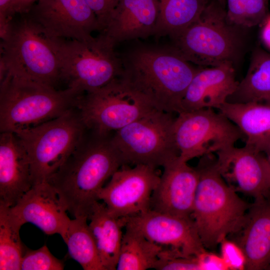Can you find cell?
I'll return each mask as SVG.
<instances>
[{
  "mask_svg": "<svg viewBox=\"0 0 270 270\" xmlns=\"http://www.w3.org/2000/svg\"><path fill=\"white\" fill-rule=\"evenodd\" d=\"M216 154L220 174L236 192L254 200L270 195V165L264 152L245 145L234 146Z\"/></svg>",
  "mask_w": 270,
  "mask_h": 270,
  "instance_id": "15",
  "label": "cell"
},
{
  "mask_svg": "<svg viewBox=\"0 0 270 270\" xmlns=\"http://www.w3.org/2000/svg\"><path fill=\"white\" fill-rule=\"evenodd\" d=\"M158 270H200L196 256H186L180 251L163 248L154 266Z\"/></svg>",
  "mask_w": 270,
  "mask_h": 270,
  "instance_id": "30",
  "label": "cell"
},
{
  "mask_svg": "<svg viewBox=\"0 0 270 270\" xmlns=\"http://www.w3.org/2000/svg\"><path fill=\"white\" fill-rule=\"evenodd\" d=\"M266 22L263 27L262 36L264 43L270 48V16L265 19Z\"/></svg>",
  "mask_w": 270,
  "mask_h": 270,
  "instance_id": "37",
  "label": "cell"
},
{
  "mask_svg": "<svg viewBox=\"0 0 270 270\" xmlns=\"http://www.w3.org/2000/svg\"><path fill=\"white\" fill-rule=\"evenodd\" d=\"M28 154L16 134H0V204L14 206L32 186Z\"/></svg>",
  "mask_w": 270,
  "mask_h": 270,
  "instance_id": "19",
  "label": "cell"
},
{
  "mask_svg": "<svg viewBox=\"0 0 270 270\" xmlns=\"http://www.w3.org/2000/svg\"><path fill=\"white\" fill-rule=\"evenodd\" d=\"M84 93L6 74L0 80V131L17 132L77 108Z\"/></svg>",
  "mask_w": 270,
  "mask_h": 270,
  "instance_id": "4",
  "label": "cell"
},
{
  "mask_svg": "<svg viewBox=\"0 0 270 270\" xmlns=\"http://www.w3.org/2000/svg\"><path fill=\"white\" fill-rule=\"evenodd\" d=\"M88 220L87 218L71 220L62 238L68 246L70 256L84 270H104Z\"/></svg>",
  "mask_w": 270,
  "mask_h": 270,
  "instance_id": "27",
  "label": "cell"
},
{
  "mask_svg": "<svg viewBox=\"0 0 270 270\" xmlns=\"http://www.w3.org/2000/svg\"><path fill=\"white\" fill-rule=\"evenodd\" d=\"M246 0H226V16L233 24L244 27Z\"/></svg>",
  "mask_w": 270,
  "mask_h": 270,
  "instance_id": "33",
  "label": "cell"
},
{
  "mask_svg": "<svg viewBox=\"0 0 270 270\" xmlns=\"http://www.w3.org/2000/svg\"><path fill=\"white\" fill-rule=\"evenodd\" d=\"M122 61V76L158 110L182 112V104L196 67L172 48L142 47L131 52Z\"/></svg>",
  "mask_w": 270,
  "mask_h": 270,
  "instance_id": "2",
  "label": "cell"
},
{
  "mask_svg": "<svg viewBox=\"0 0 270 270\" xmlns=\"http://www.w3.org/2000/svg\"><path fill=\"white\" fill-rule=\"evenodd\" d=\"M77 108L87 130L104 136L155 109L122 75L105 86L84 94Z\"/></svg>",
  "mask_w": 270,
  "mask_h": 270,
  "instance_id": "9",
  "label": "cell"
},
{
  "mask_svg": "<svg viewBox=\"0 0 270 270\" xmlns=\"http://www.w3.org/2000/svg\"><path fill=\"white\" fill-rule=\"evenodd\" d=\"M88 220L104 270H116L124 234L122 219L112 216L104 203L98 201L94 206Z\"/></svg>",
  "mask_w": 270,
  "mask_h": 270,
  "instance_id": "23",
  "label": "cell"
},
{
  "mask_svg": "<svg viewBox=\"0 0 270 270\" xmlns=\"http://www.w3.org/2000/svg\"><path fill=\"white\" fill-rule=\"evenodd\" d=\"M64 268L63 262L54 256L46 246L36 250L26 246L20 264L21 270H62Z\"/></svg>",
  "mask_w": 270,
  "mask_h": 270,
  "instance_id": "29",
  "label": "cell"
},
{
  "mask_svg": "<svg viewBox=\"0 0 270 270\" xmlns=\"http://www.w3.org/2000/svg\"><path fill=\"white\" fill-rule=\"evenodd\" d=\"M179 156L166 164L150 200V210L192 218L198 176Z\"/></svg>",
  "mask_w": 270,
  "mask_h": 270,
  "instance_id": "16",
  "label": "cell"
},
{
  "mask_svg": "<svg viewBox=\"0 0 270 270\" xmlns=\"http://www.w3.org/2000/svg\"><path fill=\"white\" fill-rule=\"evenodd\" d=\"M39 0H12L7 14L6 20L10 22L16 14H24L28 12L32 6Z\"/></svg>",
  "mask_w": 270,
  "mask_h": 270,
  "instance_id": "35",
  "label": "cell"
},
{
  "mask_svg": "<svg viewBox=\"0 0 270 270\" xmlns=\"http://www.w3.org/2000/svg\"><path fill=\"white\" fill-rule=\"evenodd\" d=\"M24 224L10 207L0 204V270H20L26 246L20 230Z\"/></svg>",
  "mask_w": 270,
  "mask_h": 270,
  "instance_id": "28",
  "label": "cell"
},
{
  "mask_svg": "<svg viewBox=\"0 0 270 270\" xmlns=\"http://www.w3.org/2000/svg\"><path fill=\"white\" fill-rule=\"evenodd\" d=\"M119 0H85L96 14L102 31Z\"/></svg>",
  "mask_w": 270,
  "mask_h": 270,
  "instance_id": "32",
  "label": "cell"
},
{
  "mask_svg": "<svg viewBox=\"0 0 270 270\" xmlns=\"http://www.w3.org/2000/svg\"><path fill=\"white\" fill-rule=\"evenodd\" d=\"M0 32V80L6 74L55 88L60 64L48 36L28 14Z\"/></svg>",
  "mask_w": 270,
  "mask_h": 270,
  "instance_id": "5",
  "label": "cell"
},
{
  "mask_svg": "<svg viewBox=\"0 0 270 270\" xmlns=\"http://www.w3.org/2000/svg\"><path fill=\"white\" fill-rule=\"evenodd\" d=\"M121 218L124 228H134L163 248L178 250L186 256H197L206 250L192 218L149 210Z\"/></svg>",
  "mask_w": 270,
  "mask_h": 270,
  "instance_id": "14",
  "label": "cell"
},
{
  "mask_svg": "<svg viewBox=\"0 0 270 270\" xmlns=\"http://www.w3.org/2000/svg\"><path fill=\"white\" fill-rule=\"evenodd\" d=\"M174 114L154 109L112 134V142L124 165L156 168L179 156L174 137Z\"/></svg>",
  "mask_w": 270,
  "mask_h": 270,
  "instance_id": "10",
  "label": "cell"
},
{
  "mask_svg": "<svg viewBox=\"0 0 270 270\" xmlns=\"http://www.w3.org/2000/svg\"><path fill=\"white\" fill-rule=\"evenodd\" d=\"M238 27L229 22L224 7L210 0L196 20L172 38V48L198 66L234 64L242 45Z\"/></svg>",
  "mask_w": 270,
  "mask_h": 270,
  "instance_id": "7",
  "label": "cell"
},
{
  "mask_svg": "<svg viewBox=\"0 0 270 270\" xmlns=\"http://www.w3.org/2000/svg\"><path fill=\"white\" fill-rule=\"evenodd\" d=\"M124 228L116 270L154 268L163 247L150 241L134 228Z\"/></svg>",
  "mask_w": 270,
  "mask_h": 270,
  "instance_id": "26",
  "label": "cell"
},
{
  "mask_svg": "<svg viewBox=\"0 0 270 270\" xmlns=\"http://www.w3.org/2000/svg\"><path fill=\"white\" fill-rule=\"evenodd\" d=\"M210 0H158V16L154 35L172 38L200 16Z\"/></svg>",
  "mask_w": 270,
  "mask_h": 270,
  "instance_id": "25",
  "label": "cell"
},
{
  "mask_svg": "<svg viewBox=\"0 0 270 270\" xmlns=\"http://www.w3.org/2000/svg\"><path fill=\"white\" fill-rule=\"evenodd\" d=\"M245 136V145L265 153L270 146V104L226 102L218 110Z\"/></svg>",
  "mask_w": 270,
  "mask_h": 270,
  "instance_id": "22",
  "label": "cell"
},
{
  "mask_svg": "<svg viewBox=\"0 0 270 270\" xmlns=\"http://www.w3.org/2000/svg\"><path fill=\"white\" fill-rule=\"evenodd\" d=\"M113 134L99 135L88 130L80 144L47 182L74 218H88L106 181L124 165L112 142Z\"/></svg>",
  "mask_w": 270,
  "mask_h": 270,
  "instance_id": "1",
  "label": "cell"
},
{
  "mask_svg": "<svg viewBox=\"0 0 270 270\" xmlns=\"http://www.w3.org/2000/svg\"><path fill=\"white\" fill-rule=\"evenodd\" d=\"M12 0H0V30H4L9 22L6 20V14Z\"/></svg>",
  "mask_w": 270,
  "mask_h": 270,
  "instance_id": "36",
  "label": "cell"
},
{
  "mask_svg": "<svg viewBox=\"0 0 270 270\" xmlns=\"http://www.w3.org/2000/svg\"><path fill=\"white\" fill-rule=\"evenodd\" d=\"M27 14L50 37L84 40L101 30L85 0H39Z\"/></svg>",
  "mask_w": 270,
  "mask_h": 270,
  "instance_id": "13",
  "label": "cell"
},
{
  "mask_svg": "<svg viewBox=\"0 0 270 270\" xmlns=\"http://www.w3.org/2000/svg\"><path fill=\"white\" fill-rule=\"evenodd\" d=\"M220 244V256L228 270H246V257L243 250L236 242L228 240L226 238Z\"/></svg>",
  "mask_w": 270,
  "mask_h": 270,
  "instance_id": "31",
  "label": "cell"
},
{
  "mask_svg": "<svg viewBox=\"0 0 270 270\" xmlns=\"http://www.w3.org/2000/svg\"><path fill=\"white\" fill-rule=\"evenodd\" d=\"M173 133L179 158L188 162L234 146L245 136L226 116L214 108L182 111L176 116Z\"/></svg>",
  "mask_w": 270,
  "mask_h": 270,
  "instance_id": "11",
  "label": "cell"
},
{
  "mask_svg": "<svg viewBox=\"0 0 270 270\" xmlns=\"http://www.w3.org/2000/svg\"><path fill=\"white\" fill-rule=\"evenodd\" d=\"M225 8L226 0H217Z\"/></svg>",
  "mask_w": 270,
  "mask_h": 270,
  "instance_id": "39",
  "label": "cell"
},
{
  "mask_svg": "<svg viewBox=\"0 0 270 270\" xmlns=\"http://www.w3.org/2000/svg\"><path fill=\"white\" fill-rule=\"evenodd\" d=\"M236 242L246 257V270H270V195L250 204Z\"/></svg>",
  "mask_w": 270,
  "mask_h": 270,
  "instance_id": "21",
  "label": "cell"
},
{
  "mask_svg": "<svg viewBox=\"0 0 270 270\" xmlns=\"http://www.w3.org/2000/svg\"><path fill=\"white\" fill-rule=\"evenodd\" d=\"M48 38L60 64V80L67 88L90 92L122 74V61L115 52L116 44L103 33L84 40Z\"/></svg>",
  "mask_w": 270,
  "mask_h": 270,
  "instance_id": "6",
  "label": "cell"
},
{
  "mask_svg": "<svg viewBox=\"0 0 270 270\" xmlns=\"http://www.w3.org/2000/svg\"><path fill=\"white\" fill-rule=\"evenodd\" d=\"M158 16V0H119L102 33L116 44L154 35Z\"/></svg>",
  "mask_w": 270,
  "mask_h": 270,
  "instance_id": "20",
  "label": "cell"
},
{
  "mask_svg": "<svg viewBox=\"0 0 270 270\" xmlns=\"http://www.w3.org/2000/svg\"><path fill=\"white\" fill-rule=\"evenodd\" d=\"M226 102L270 104V53L260 48L254 51L245 76Z\"/></svg>",
  "mask_w": 270,
  "mask_h": 270,
  "instance_id": "24",
  "label": "cell"
},
{
  "mask_svg": "<svg viewBox=\"0 0 270 270\" xmlns=\"http://www.w3.org/2000/svg\"><path fill=\"white\" fill-rule=\"evenodd\" d=\"M238 84L232 63L200 66L186 90L182 112L206 108L218 110L234 92Z\"/></svg>",
  "mask_w": 270,
  "mask_h": 270,
  "instance_id": "18",
  "label": "cell"
},
{
  "mask_svg": "<svg viewBox=\"0 0 270 270\" xmlns=\"http://www.w3.org/2000/svg\"><path fill=\"white\" fill-rule=\"evenodd\" d=\"M10 208L24 224L30 222L48 235L62 236L71 220L66 206L48 182L32 186Z\"/></svg>",
  "mask_w": 270,
  "mask_h": 270,
  "instance_id": "17",
  "label": "cell"
},
{
  "mask_svg": "<svg viewBox=\"0 0 270 270\" xmlns=\"http://www.w3.org/2000/svg\"><path fill=\"white\" fill-rule=\"evenodd\" d=\"M200 270H227L220 255L205 250L196 256Z\"/></svg>",
  "mask_w": 270,
  "mask_h": 270,
  "instance_id": "34",
  "label": "cell"
},
{
  "mask_svg": "<svg viewBox=\"0 0 270 270\" xmlns=\"http://www.w3.org/2000/svg\"><path fill=\"white\" fill-rule=\"evenodd\" d=\"M192 218L205 248H215L242 229L250 204L240 198L220 174L215 154L200 158Z\"/></svg>",
  "mask_w": 270,
  "mask_h": 270,
  "instance_id": "3",
  "label": "cell"
},
{
  "mask_svg": "<svg viewBox=\"0 0 270 270\" xmlns=\"http://www.w3.org/2000/svg\"><path fill=\"white\" fill-rule=\"evenodd\" d=\"M87 132L76 108L56 118L16 132L29 158L33 186L47 182L80 144Z\"/></svg>",
  "mask_w": 270,
  "mask_h": 270,
  "instance_id": "8",
  "label": "cell"
},
{
  "mask_svg": "<svg viewBox=\"0 0 270 270\" xmlns=\"http://www.w3.org/2000/svg\"><path fill=\"white\" fill-rule=\"evenodd\" d=\"M270 165V146L265 152Z\"/></svg>",
  "mask_w": 270,
  "mask_h": 270,
  "instance_id": "38",
  "label": "cell"
},
{
  "mask_svg": "<svg viewBox=\"0 0 270 270\" xmlns=\"http://www.w3.org/2000/svg\"><path fill=\"white\" fill-rule=\"evenodd\" d=\"M160 176L156 168L148 166L124 165L100 190L98 200L117 218L144 212L150 210L151 197Z\"/></svg>",
  "mask_w": 270,
  "mask_h": 270,
  "instance_id": "12",
  "label": "cell"
}]
</instances>
